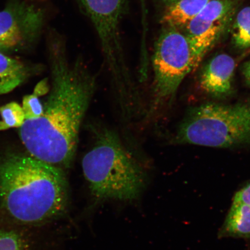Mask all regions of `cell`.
I'll list each match as a JSON object with an SVG mask.
<instances>
[{
  "mask_svg": "<svg viewBox=\"0 0 250 250\" xmlns=\"http://www.w3.org/2000/svg\"><path fill=\"white\" fill-rule=\"evenodd\" d=\"M82 168L90 191L97 199L131 201L139 196L145 173L114 132L103 130L83 156Z\"/></svg>",
  "mask_w": 250,
  "mask_h": 250,
  "instance_id": "3957f363",
  "label": "cell"
},
{
  "mask_svg": "<svg viewBox=\"0 0 250 250\" xmlns=\"http://www.w3.org/2000/svg\"><path fill=\"white\" fill-rule=\"evenodd\" d=\"M83 13L95 27L103 56L118 85L130 84L123 40L121 24L128 12L127 0H78Z\"/></svg>",
  "mask_w": 250,
  "mask_h": 250,
  "instance_id": "8992f818",
  "label": "cell"
},
{
  "mask_svg": "<svg viewBox=\"0 0 250 250\" xmlns=\"http://www.w3.org/2000/svg\"><path fill=\"white\" fill-rule=\"evenodd\" d=\"M174 140L218 148L250 144V105L207 103L193 107L178 128Z\"/></svg>",
  "mask_w": 250,
  "mask_h": 250,
  "instance_id": "277c9868",
  "label": "cell"
},
{
  "mask_svg": "<svg viewBox=\"0 0 250 250\" xmlns=\"http://www.w3.org/2000/svg\"><path fill=\"white\" fill-rule=\"evenodd\" d=\"M238 0H211L185 27L198 65L223 37L232 21Z\"/></svg>",
  "mask_w": 250,
  "mask_h": 250,
  "instance_id": "ba28073f",
  "label": "cell"
},
{
  "mask_svg": "<svg viewBox=\"0 0 250 250\" xmlns=\"http://www.w3.org/2000/svg\"><path fill=\"white\" fill-rule=\"evenodd\" d=\"M0 131L12 127H21L25 121L22 107L16 102H11L0 107Z\"/></svg>",
  "mask_w": 250,
  "mask_h": 250,
  "instance_id": "5bb4252c",
  "label": "cell"
},
{
  "mask_svg": "<svg viewBox=\"0 0 250 250\" xmlns=\"http://www.w3.org/2000/svg\"><path fill=\"white\" fill-rule=\"evenodd\" d=\"M243 74L247 83L250 86V61L244 64L242 69Z\"/></svg>",
  "mask_w": 250,
  "mask_h": 250,
  "instance_id": "ac0fdd59",
  "label": "cell"
},
{
  "mask_svg": "<svg viewBox=\"0 0 250 250\" xmlns=\"http://www.w3.org/2000/svg\"><path fill=\"white\" fill-rule=\"evenodd\" d=\"M218 236L250 239V206L233 202Z\"/></svg>",
  "mask_w": 250,
  "mask_h": 250,
  "instance_id": "8fae6325",
  "label": "cell"
},
{
  "mask_svg": "<svg viewBox=\"0 0 250 250\" xmlns=\"http://www.w3.org/2000/svg\"><path fill=\"white\" fill-rule=\"evenodd\" d=\"M233 202L250 206V181L235 193Z\"/></svg>",
  "mask_w": 250,
  "mask_h": 250,
  "instance_id": "e0dca14e",
  "label": "cell"
},
{
  "mask_svg": "<svg viewBox=\"0 0 250 250\" xmlns=\"http://www.w3.org/2000/svg\"><path fill=\"white\" fill-rule=\"evenodd\" d=\"M68 199L62 168L33 156L9 155L0 161V204L18 223L51 221L63 213Z\"/></svg>",
  "mask_w": 250,
  "mask_h": 250,
  "instance_id": "7a4b0ae2",
  "label": "cell"
},
{
  "mask_svg": "<svg viewBox=\"0 0 250 250\" xmlns=\"http://www.w3.org/2000/svg\"><path fill=\"white\" fill-rule=\"evenodd\" d=\"M141 2H142V9H145V0H141Z\"/></svg>",
  "mask_w": 250,
  "mask_h": 250,
  "instance_id": "d6986e66",
  "label": "cell"
},
{
  "mask_svg": "<svg viewBox=\"0 0 250 250\" xmlns=\"http://www.w3.org/2000/svg\"><path fill=\"white\" fill-rule=\"evenodd\" d=\"M231 33L232 42L237 49L250 48V7L243 8L237 14Z\"/></svg>",
  "mask_w": 250,
  "mask_h": 250,
  "instance_id": "4fadbf2b",
  "label": "cell"
},
{
  "mask_svg": "<svg viewBox=\"0 0 250 250\" xmlns=\"http://www.w3.org/2000/svg\"><path fill=\"white\" fill-rule=\"evenodd\" d=\"M0 250H27V245L17 231L0 229Z\"/></svg>",
  "mask_w": 250,
  "mask_h": 250,
  "instance_id": "9a60e30c",
  "label": "cell"
},
{
  "mask_svg": "<svg viewBox=\"0 0 250 250\" xmlns=\"http://www.w3.org/2000/svg\"><path fill=\"white\" fill-rule=\"evenodd\" d=\"M30 71L22 62L0 52V95L11 92L22 83Z\"/></svg>",
  "mask_w": 250,
  "mask_h": 250,
  "instance_id": "7c38bea8",
  "label": "cell"
},
{
  "mask_svg": "<svg viewBox=\"0 0 250 250\" xmlns=\"http://www.w3.org/2000/svg\"><path fill=\"white\" fill-rule=\"evenodd\" d=\"M45 9L28 0H15L0 11V51L12 52L32 46L44 24Z\"/></svg>",
  "mask_w": 250,
  "mask_h": 250,
  "instance_id": "52a82bcc",
  "label": "cell"
},
{
  "mask_svg": "<svg viewBox=\"0 0 250 250\" xmlns=\"http://www.w3.org/2000/svg\"><path fill=\"white\" fill-rule=\"evenodd\" d=\"M52 87L42 114L20 127L23 145L33 157L68 167L78 145L81 123L96 87V78L78 57L70 61L64 37L52 33L49 42Z\"/></svg>",
  "mask_w": 250,
  "mask_h": 250,
  "instance_id": "6da1fadb",
  "label": "cell"
},
{
  "mask_svg": "<svg viewBox=\"0 0 250 250\" xmlns=\"http://www.w3.org/2000/svg\"><path fill=\"white\" fill-rule=\"evenodd\" d=\"M152 61L154 111L171 101L184 78L198 64L185 33L170 26H165L156 40Z\"/></svg>",
  "mask_w": 250,
  "mask_h": 250,
  "instance_id": "5b68a950",
  "label": "cell"
},
{
  "mask_svg": "<svg viewBox=\"0 0 250 250\" xmlns=\"http://www.w3.org/2000/svg\"><path fill=\"white\" fill-rule=\"evenodd\" d=\"M211 0H162L161 22L165 26L184 28Z\"/></svg>",
  "mask_w": 250,
  "mask_h": 250,
  "instance_id": "30bf717a",
  "label": "cell"
},
{
  "mask_svg": "<svg viewBox=\"0 0 250 250\" xmlns=\"http://www.w3.org/2000/svg\"><path fill=\"white\" fill-rule=\"evenodd\" d=\"M23 111L25 120H35L41 117L43 112V106L41 104L38 96L34 95H27L23 100Z\"/></svg>",
  "mask_w": 250,
  "mask_h": 250,
  "instance_id": "2e32d148",
  "label": "cell"
},
{
  "mask_svg": "<svg viewBox=\"0 0 250 250\" xmlns=\"http://www.w3.org/2000/svg\"><path fill=\"white\" fill-rule=\"evenodd\" d=\"M235 67V61L230 55H215L203 67L200 76V86L205 92L215 98H226L232 92Z\"/></svg>",
  "mask_w": 250,
  "mask_h": 250,
  "instance_id": "9c48e42d",
  "label": "cell"
}]
</instances>
